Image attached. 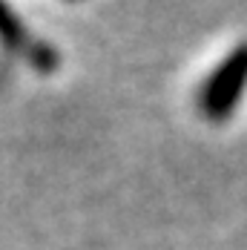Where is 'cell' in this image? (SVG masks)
Listing matches in <instances>:
<instances>
[{"mask_svg":"<svg viewBox=\"0 0 247 250\" xmlns=\"http://www.w3.org/2000/svg\"><path fill=\"white\" fill-rule=\"evenodd\" d=\"M247 92V43H239L204 78L198 89V109L210 124H224Z\"/></svg>","mask_w":247,"mask_h":250,"instance_id":"cell-1","label":"cell"},{"mask_svg":"<svg viewBox=\"0 0 247 250\" xmlns=\"http://www.w3.org/2000/svg\"><path fill=\"white\" fill-rule=\"evenodd\" d=\"M0 46L3 52L21 58L26 66L49 75L58 69L61 58H58V49H52L46 41H41L26 21L18 15V9L9 3V0H0Z\"/></svg>","mask_w":247,"mask_h":250,"instance_id":"cell-2","label":"cell"}]
</instances>
